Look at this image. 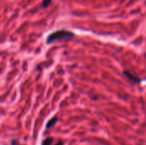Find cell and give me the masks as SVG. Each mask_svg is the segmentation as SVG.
Here are the masks:
<instances>
[{"label":"cell","instance_id":"6da1fadb","mask_svg":"<svg viewBox=\"0 0 146 145\" xmlns=\"http://www.w3.org/2000/svg\"><path fill=\"white\" fill-rule=\"evenodd\" d=\"M74 34L70 32V31H67V30H58L52 33H50L46 40L47 44H51L54 43L57 40H63V39H70L72 38H74Z\"/></svg>","mask_w":146,"mask_h":145},{"label":"cell","instance_id":"7a4b0ae2","mask_svg":"<svg viewBox=\"0 0 146 145\" xmlns=\"http://www.w3.org/2000/svg\"><path fill=\"white\" fill-rule=\"evenodd\" d=\"M57 121H58V119L57 118H53V119H51L49 122H48V124H47V126H46V128L47 129H50V128H51V127H53L54 126V125L57 122Z\"/></svg>","mask_w":146,"mask_h":145},{"label":"cell","instance_id":"3957f363","mask_svg":"<svg viewBox=\"0 0 146 145\" xmlns=\"http://www.w3.org/2000/svg\"><path fill=\"white\" fill-rule=\"evenodd\" d=\"M124 74H125L127 78H129L130 79L133 80L134 82H139V81H140V79H139L138 78H136L134 75L131 74V73H128V72H124Z\"/></svg>","mask_w":146,"mask_h":145},{"label":"cell","instance_id":"277c9868","mask_svg":"<svg viewBox=\"0 0 146 145\" xmlns=\"http://www.w3.org/2000/svg\"><path fill=\"white\" fill-rule=\"evenodd\" d=\"M50 2H51V0H43V2H42V7L43 8H47L50 5Z\"/></svg>","mask_w":146,"mask_h":145},{"label":"cell","instance_id":"5b68a950","mask_svg":"<svg viewBox=\"0 0 146 145\" xmlns=\"http://www.w3.org/2000/svg\"><path fill=\"white\" fill-rule=\"evenodd\" d=\"M52 142H53V139L50 138H47V139H45V140L43 142V144L42 145H51Z\"/></svg>","mask_w":146,"mask_h":145},{"label":"cell","instance_id":"8992f818","mask_svg":"<svg viewBox=\"0 0 146 145\" xmlns=\"http://www.w3.org/2000/svg\"><path fill=\"white\" fill-rule=\"evenodd\" d=\"M56 145H63V144H62V142H60V143H58Z\"/></svg>","mask_w":146,"mask_h":145}]
</instances>
